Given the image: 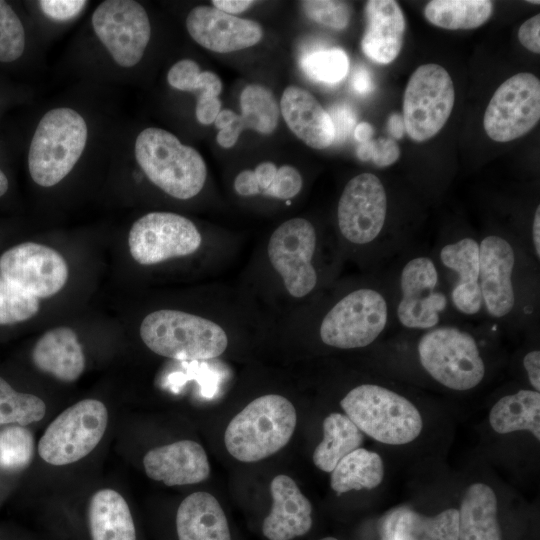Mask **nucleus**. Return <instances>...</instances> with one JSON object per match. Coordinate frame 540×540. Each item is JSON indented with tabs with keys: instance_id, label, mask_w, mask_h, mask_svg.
Returning a JSON list of instances; mask_svg holds the SVG:
<instances>
[{
	"instance_id": "nucleus-33",
	"label": "nucleus",
	"mask_w": 540,
	"mask_h": 540,
	"mask_svg": "<svg viewBox=\"0 0 540 540\" xmlns=\"http://www.w3.org/2000/svg\"><path fill=\"white\" fill-rule=\"evenodd\" d=\"M493 4L488 0H433L424 8L425 18L433 25L448 29H474L491 16Z\"/></svg>"
},
{
	"instance_id": "nucleus-20",
	"label": "nucleus",
	"mask_w": 540,
	"mask_h": 540,
	"mask_svg": "<svg viewBox=\"0 0 540 540\" xmlns=\"http://www.w3.org/2000/svg\"><path fill=\"white\" fill-rule=\"evenodd\" d=\"M143 466L149 478L167 486L200 483L210 475L204 448L192 440H180L149 450L143 458Z\"/></svg>"
},
{
	"instance_id": "nucleus-55",
	"label": "nucleus",
	"mask_w": 540,
	"mask_h": 540,
	"mask_svg": "<svg viewBox=\"0 0 540 540\" xmlns=\"http://www.w3.org/2000/svg\"><path fill=\"white\" fill-rule=\"evenodd\" d=\"M388 128H389L390 133L395 138L397 139L401 138L405 131L403 118L397 114L391 115L388 122Z\"/></svg>"
},
{
	"instance_id": "nucleus-31",
	"label": "nucleus",
	"mask_w": 540,
	"mask_h": 540,
	"mask_svg": "<svg viewBox=\"0 0 540 540\" xmlns=\"http://www.w3.org/2000/svg\"><path fill=\"white\" fill-rule=\"evenodd\" d=\"M330 473V486L340 495L378 487L384 479L385 466L377 452L359 447L344 456Z\"/></svg>"
},
{
	"instance_id": "nucleus-53",
	"label": "nucleus",
	"mask_w": 540,
	"mask_h": 540,
	"mask_svg": "<svg viewBox=\"0 0 540 540\" xmlns=\"http://www.w3.org/2000/svg\"><path fill=\"white\" fill-rule=\"evenodd\" d=\"M237 114L229 109H223L217 115L214 124L219 130H222L231 125L236 119Z\"/></svg>"
},
{
	"instance_id": "nucleus-9",
	"label": "nucleus",
	"mask_w": 540,
	"mask_h": 540,
	"mask_svg": "<svg viewBox=\"0 0 540 540\" xmlns=\"http://www.w3.org/2000/svg\"><path fill=\"white\" fill-rule=\"evenodd\" d=\"M520 245L500 234H487L479 241V286L486 315L495 322L516 320L522 306L518 292Z\"/></svg>"
},
{
	"instance_id": "nucleus-57",
	"label": "nucleus",
	"mask_w": 540,
	"mask_h": 540,
	"mask_svg": "<svg viewBox=\"0 0 540 540\" xmlns=\"http://www.w3.org/2000/svg\"><path fill=\"white\" fill-rule=\"evenodd\" d=\"M384 540H401L400 538H398L397 536L395 535H385V539Z\"/></svg>"
},
{
	"instance_id": "nucleus-38",
	"label": "nucleus",
	"mask_w": 540,
	"mask_h": 540,
	"mask_svg": "<svg viewBox=\"0 0 540 540\" xmlns=\"http://www.w3.org/2000/svg\"><path fill=\"white\" fill-rule=\"evenodd\" d=\"M25 48L24 27L11 6L0 0V61L17 60Z\"/></svg>"
},
{
	"instance_id": "nucleus-14",
	"label": "nucleus",
	"mask_w": 540,
	"mask_h": 540,
	"mask_svg": "<svg viewBox=\"0 0 540 540\" xmlns=\"http://www.w3.org/2000/svg\"><path fill=\"white\" fill-rule=\"evenodd\" d=\"M201 234L188 218L171 212H150L132 225L129 251L141 265H154L196 252Z\"/></svg>"
},
{
	"instance_id": "nucleus-47",
	"label": "nucleus",
	"mask_w": 540,
	"mask_h": 540,
	"mask_svg": "<svg viewBox=\"0 0 540 540\" xmlns=\"http://www.w3.org/2000/svg\"><path fill=\"white\" fill-rule=\"evenodd\" d=\"M522 366L531 389L540 392V350L527 351L522 358Z\"/></svg>"
},
{
	"instance_id": "nucleus-10",
	"label": "nucleus",
	"mask_w": 540,
	"mask_h": 540,
	"mask_svg": "<svg viewBox=\"0 0 540 540\" xmlns=\"http://www.w3.org/2000/svg\"><path fill=\"white\" fill-rule=\"evenodd\" d=\"M108 423L105 405L85 399L57 416L38 443V453L47 463L61 466L87 456L101 441Z\"/></svg>"
},
{
	"instance_id": "nucleus-3",
	"label": "nucleus",
	"mask_w": 540,
	"mask_h": 540,
	"mask_svg": "<svg viewBox=\"0 0 540 540\" xmlns=\"http://www.w3.org/2000/svg\"><path fill=\"white\" fill-rule=\"evenodd\" d=\"M393 303L394 292L383 283L359 286L347 292L322 317L321 342L342 350L372 345L392 323Z\"/></svg>"
},
{
	"instance_id": "nucleus-7",
	"label": "nucleus",
	"mask_w": 540,
	"mask_h": 540,
	"mask_svg": "<svg viewBox=\"0 0 540 540\" xmlns=\"http://www.w3.org/2000/svg\"><path fill=\"white\" fill-rule=\"evenodd\" d=\"M451 307L448 288L434 257L418 253L405 259L397 276L393 319L408 332H419L443 323Z\"/></svg>"
},
{
	"instance_id": "nucleus-32",
	"label": "nucleus",
	"mask_w": 540,
	"mask_h": 540,
	"mask_svg": "<svg viewBox=\"0 0 540 540\" xmlns=\"http://www.w3.org/2000/svg\"><path fill=\"white\" fill-rule=\"evenodd\" d=\"M322 427L323 438L312 459L318 469L330 473L344 456L361 447L364 434L345 414L338 412L326 416Z\"/></svg>"
},
{
	"instance_id": "nucleus-59",
	"label": "nucleus",
	"mask_w": 540,
	"mask_h": 540,
	"mask_svg": "<svg viewBox=\"0 0 540 540\" xmlns=\"http://www.w3.org/2000/svg\"><path fill=\"white\" fill-rule=\"evenodd\" d=\"M529 3L539 4V1H528Z\"/></svg>"
},
{
	"instance_id": "nucleus-4",
	"label": "nucleus",
	"mask_w": 540,
	"mask_h": 540,
	"mask_svg": "<svg viewBox=\"0 0 540 540\" xmlns=\"http://www.w3.org/2000/svg\"><path fill=\"white\" fill-rule=\"evenodd\" d=\"M297 422L294 405L284 396L267 394L252 400L227 425L224 444L241 462H257L281 450Z\"/></svg>"
},
{
	"instance_id": "nucleus-6",
	"label": "nucleus",
	"mask_w": 540,
	"mask_h": 540,
	"mask_svg": "<svg viewBox=\"0 0 540 540\" xmlns=\"http://www.w3.org/2000/svg\"><path fill=\"white\" fill-rule=\"evenodd\" d=\"M140 337L152 352L176 360L219 357L229 342L218 323L174 309L148 314L141 322Z\"/></svg>"
},
{
	"instance_id": "nucleus-11",
	"label": "nucleus",
	"mask_w": 540,
	"mask_h": 540,
	"mask_svg": "<svg viewBox=\"0 0 540 540\" xmlns=\"http://www.w3.org/2000/svg\"><path fill=\"white\" fill-rule=\"evenodd\" d=\"M387 214L388 198L381 180L372 173L358 174L347 182L338 201L339 232L352 247L381 250Z\"/></svg>"
},
{
	"instance_id": "nucleus-19",
	"label": "nucleus",
	"mask_w": 540,
	"mask_h": 540,
	"mask_svg": "<svg viewBox=\"0 0 540 540\" xmlns=\"http://www.w3.org/2000/svg\"><path fill=\"white\" fill-rule=\"evenodd\" d=\"M186 27L199 45L218 53L246 49L263 37L262 28L257 22L204 5L189 12Z\"/></svg>"
},
{
	"instance_id": "nucleus-40",
	"label": "nucleus",
	"mask_w": 540,
	"mask_h": 540,
	"mask_svg": "<svg viewBox=\"0 0 540 540\" xmlns=\"http://www.w3.org/2000/svg\"><path fill=\"white\" fill-rule=\"evenodd\" d=\"M356 154L361 161L372 160L376 166L386 167L398 160L400 149L392 139H370L359 144Z\"/></svg>"
},
{
	"instance_id": "nucleus-36",
	"label": "nucleus",
	"mask_w": 540,
	"mask_h": 540,
	"mask_svg": "<svg viewBox=\"0 0 540 540\" xmlns=\"http://www.w3.org/2000/svg\"><path fill=\"white\" fill-rule=\"evenodd\" d=\"M34 453L31 432L20 425L9 426L0 432V466L16 471L27 467Z\"/></svg>"
},
{
	"instance_id": "nucleus-1",
	"label": "nucleus",
	"mask_w": 540,
	"mask_h": 540,
	"mask_svg": "<svg viewBox=\"0 0 540 540\" xmlns=\"http://www.w3.org/2000/svg\"><path fill=\"white\" fill-rule=\"evenodd\" d=\"M417 361L441 387L456 392L478 388L486 379L488 364L480 333L456 323L417 332Z\"/></svg>"
},
{
	"instance_id": "nucleus-52",
	"label": "nucleus",
	"mask_w": 540,
	"mask_h": 540,
	"mask_svg": "<svg viewBox=\"0 0 540 540\" xmlns=\"http://www.w3.org/2000/svg\"><path fill=\"white\" fill-rule=\"evenodd\" d=\"M530 250L533 254L534 261L539 262L540 259V206L538 205L533 216L531 225V244Z\"/></svg>"
},
{
	"instance_id": "nucleus-50",
	"label": "nucleus",
	"mask_w": 540,
	"mask_h": 540,
	"mask_svg": "<svg viewBox=\"0 0 540 540\" xmlns=\"http://www.w3.org/2000/svg\"><path fill=\"white\" fill-rule=\"evenodd\" d=\"M234 188L240 196L257 195L253 170L241 171L234 180Z\"/></svg>"
},
{
	"instance_id": "nucleus-5",
	"label": "nucleus",
	"mask_w": 540,
	"mask_h": 540,
	"mask_svg": "<svg viewBox=\"0 0 540 540\" xmlns=\"http://www.w3.org/2000/svg\"><path fill=\"white\" fill-rule=\"evenodd\" d=\"M136 160L149 180L168 195L186 200L203 188L206 164L200 153L172 133L146 128L135 141Z\"/></svg>"
},
{
	"instance_id": "nucleus-30",
	"label": "nucleus",
	"mask_w": 540,
	"mask_h": 540,
	"mask_svg": "<svg viewBox=\"0 0 540 540\" xmlns=\"http://www.w3.org/2000/svg\"><path fill=\"white\" fill-rule=\"evenodd\" d=\"M384 530L401 540H459V511L448 508L428 517L401 509L387 519Z\"/></svg>"
},
{
	"instance_id": "nucleus-44",
	"label": "nucleus",
	"mask_w": 540,
	"mask_h": 540,
	"mask_svg": "<svg viewBox=\"0 0 540 540\" xmlns=\"http://www.w3.org/2000/svg\"><path fill=\"white\" fill-rule=\"evenodd\" d=\"M335 131V140H343L356 126V115L346 104H337L328 112Z\"/></svg>"
},
{
	"instance_id": "nucleus-17",
	"label": "nucleus",
	"mask_w": 540,
	"mask_h": 540,
	"mask_svg": "<svg viewBox=\"0 0 540 540\" xmlns=\"http://www.w3.org/2000/svg\"><path fill=\"white\" fill-rule=\"evenodd\" d=\"M0 274L7 282L36 298L57 294L68 279V266L56 250L38 243H22L0 257Z\"/></svg>"
},
{
	"instance_id": "nucleus-21",
	"label": "nucleus",
	"mask_w": 540,
	"mask_h": 540,
	"mask_svg": "<svg viewBox=\"0 0 540 540\" xmlns=\"http://www.w3.org/2000/svg\"><path fill=\"white\" fill-rule=\"evenodd\" d=\"M272 505L262 524L268 540H292L305 535L312 526V505L295 481L277 475L270 483Z\"/></svg>"
},
{
	"instance_id": "nucleus-25",
	"label": "nucleus",
	"mask_w": 540,
	"mask_h": 540,
	"mask_svg": "<svg viewBox=\"0 0 540 540\" xmlns=\"http://www.w3.org/2000/svg\"><path fill=\"white\" fill-rule=\"evenodd\" d=\"M176 530L179 540H231L226 515L208 492L192 493L180 503Z\"/></svg>"
},
{
	"instance_id": "nucleus-46",
	"label": "nucleus",
	"mask_w": 540,
	"mask_h": 540,
	"mask_svg": "<svg viewBox=\"0 0 540 540\" xmlns=\"http://www.w3.org/2000/svg\"><path fill=\"white\" fill-rule=\"evenodd\" d=\"M221 111V102L217 97L199 95L196 104V118L203 125L214 123Z\"/></svg>"
},
{
	"instance_id": "nucleus-29",
	"label": "nucleus",
	"mask_w": 540,
	"mask_h": 540,
	"mask_svg": "<svg viewBox=\"0 0 540 540\" xmlns=\"http://www.w3.org/2000/svg\"><path fill=\"white\" fill-rule=\"evenodd\" d=\"M88 517L92 540H136L129 506L115 490L97 491L90 500Z\"/></svg>"
},
{
	"instance_id": "nucleus-51",
	"label": "nucleus",
	"mask_w": 540,
	"mask_h": 540,
	"mask_svg": "<svg viewBox=\"0 0 540 540\" xmlns=\"http://www.w3.org/2000/svg\"><path fill=\"white\" fill-rule=\"evenodd\" d=\"M254 1L252 0H213V7L227 14L233 15L241 13L249 8Z\"/></svg>"
},
{
	"instance_id": "nucleus-23",
	"label": "nucleus",
	"mask_w": 540,
	"mask_h": 540,
	"mask_svg": "<svg viewBox=\"0 0 540 540\" xmlns=\"http://www.w3.org/2000/svg\"><path fill=\"white\" fill-rule=\"evenodd\" d=\"M365 17L363 53L374 62L391 63L401 51L406 29L400 6L393 0H370L365 6Z\"/></svg>"
},
{
	"instance_id": "nucleus-26",
	"label": "nucleus",
	"mask_w": 540,
	"mask_h": 540,
	"mask_svg": "<svg viewBox=\"0 0 540 540\" xmlns=\"http://www.w3.org/2000/svg\"><path fill=\"white\" fill-rule=\"evenodd\" d=\"M459 511V540H502L498 521V499L484 482H473L464 490Z\"/></svg>"
},
{
	"instance_id": "nucleus-45",
	"label": "nucleus",
	"mask_w": 540,
	"mask_h": 540,
	"mask_svg": "<svg viewBox=\"0 0 540 540\" xmlns=\"http://www.w3.org/2000/svg\"><path fill=\"white\" fill-rule=\"evenodd\" d=\"M520 43L533 53L540 52V15L537 14L526 20L519 28Z\"/></svg>"
},
{
	"instance_id": "nucleus-18",
	"label": "nucleus",
	"mask_w": 540,
	"mask_h": 540,
	"mask_svg": "<svg viewBox=\"0 0 540 540\" xmlns=\"http://www.w3.org/2000/svg\"><path fill=\"white\" fill-rule=\"evenodd\" d=\"M447 283L451 307L466 317L483 311L479 286V241L462 236L440 244L434 258Z\"/></svg>"
},
{
	"instance_id": "nucleus-15",
	"label": "nucleus",
	"mask_w": 540,
	"mask_h": 540,
	"mask_svg": "<svg viewBox=\"0 0 540 540\" xmlns=\"http://www.w3.org/2000/svg\"><path fill=\"white\" fill-rule=\"evenodd\" d=\"M540 119V81L531 73H518L494 92L484 114L487 135L497 142L515 140Z\"/></svg>"
},
{
	"instance_id": "nucleus-16",
	"label": "nucleus",
	"mask_w": 540,
	"mask_h": 540,
	"mask_svg": "<svg viewBox=\"0 0 540 540\" xmlns=\"http://www.w3.org/2000/svg\"><path fill=\"white\" fill-rule=\"evenodd\" d=\"M93 29L114 61L132 67L143 57L151 35L144 7L133 0H106L92 15Z\"/></svg>"
},
{
	"instance_id": "nucleus-39",
	"label": "nucleus",
	"mask_w": 540,
	"mask_h": 540,
	"mask_svg": "<svg viewBox=\"0 0 540 540\" xmlns=\"http://www.w3.org/2000/svg\"><path fill=\"white\" fill-rule=\"evenodd\" d=\"M301 6L310 19L334 30L345 29L352 15L351 6L344 1L308 0Z\"/></svg>"
},
{
	"instance_id": "nucleus-13",
	"label": "nucleus",
	"mask_w": 540,
	"mask_h": 540,
	"mask_svg": "<svg viewBox=\"0 0 540 540\" xmlns=\"http://www.w3.org/2000/svg\"><path fill=\"white\" fill-rule=\"evenodd\" d=\"M317 240L313 224L300 217L283 222L270 236L267 246L270 264L294 298L310 295L318 285L319 276L313 264Z\"/></svg>"
},
{
	"instance_id": "nucleus-8",
	"label": "nucleus",
	"mask_w": 540,
	"mask_h": 540,
	"mask_svg": "<svg viewBox=\"0 0 540 540\" xmlns=\"http://www.w3.org/2000/svg\"><path fill=\"white\" fill-rule=\"evenodd\" d=\"M87 125L71 108L49 110L33 135L28 167L34 182L43 187L59 183L81 157L87 141Z\"/></svg>"
},
{
	"instance_id": "nucleus-28",
	"label": "nucleus",
	"mask_w": 540,
	"mask_h": 540,
	"mask_svg": "<svg viewBox=\"0 0 540 540\" xmlns=\"http://www.w3.org/2000/svg\"><path fill=\"white\" fill-rule=\"evenodd\" d=\"M489 425L500 435L530 432L540 441V392L521 388L500 397L490 408Z\"/></svg>"
},
{
	"instance_id": "nucleus-22",
	"label": "nucleus",
	"mask_w": 540,
	"mask_h": 540,
	"mask_svg": "<svg viewBox=\"0 0 540 540\" xmlns=\"http://www.w3.org/2000/svg\"><path fill=\"white\" fill-rule=\"evenodd\" d=\"M279 109L289 129L307 146L325 149L334 142L335 131L328 112L307 90L288 86Z\"/></svg>"
},
{
	"instance_id": "nucleus-49",
	"label": "nucleus",
	"mask_w": 540,
	"mask_h": 540,
	"mask_svg": "<svg viewBox=\"0 0 540 540\" xmlns=\"http://www.w3.org/2000/svg\"><path fill=\"white\" fill-rule=\"evenodd\" d=\"M351 87L359 94H367L374 90L370 72L363 66L357 67L351 76Z\"/></svg>"
},
{
	"instance_id": "nucleus-54",
	"label": "nucleus",
	"mask_w": 540,
	"mask_h": 540,
	"mask_svg": "<svg viewBox=\"0 0 540 540\" xmlns=\"http://www.w3.org/2000/svg\"><path fill=\"white\" fill-rule=\"evenodd\" d=\"M353 134L360 143L368 141L373 135V127L369 123L361 122L355 126Z\"/></svg>"
},
{
	"instance_id": "nucleus-12",
	"label": "nucleus",
	"mask_w": 540,
	"mask_h": 540,
	"mask_svg": "<svg viewBox=\"0 0 540 540\" xmlns=\"http://www.w3.org/2000/svg\"><path fill=\"white\" fill-rule=\"evenodd\" d=\"M454 103L455 89L449 73L437 64L419 66L404 93L405 131L416 142L432 138L446 124Z\"/></svg>"
},
{
	"instance_id": "nucleus-35",
	"label": "nucleus",
	"mask_w": 540,
	"mask_h": 540,
	"mask_svg": "<svg viewBox=\"0 0 540 540\" xmlns=\"http://www.w3.org/2000/svg\"><path fill=\"white\" fill-rule=\"evenodd\" d=\"M45 412L42 399L15 391L0 377V425L16 423L25 426L40 421Z\"/></svg>"
},
{
	"instance_id": "nucleus-56",
	"label": "nucleus",
	"mask_w": 540,
	"mask_h": 540,
	"mask_svg": "<svg viewBox=\"0 0 540 540\" xmlns=\"http://www.w3.org/2000/svg\"><path fill=\"white\" fill-rule=\"evenodd\" d=\"M8 185L9 184L6 175L0 170V196L6 193Z\"/></svg>"
},
{
	"instance_id": "nucleus-43",
	"label": "nucleus",
	"mask_w": 540,
	"mask_h": 540,
	"mask_svg": "<svg viewBox=\"0 0 540 540\" xmlns=\"http://www.w3.org/2000/svg\"><path fill=\"white\" fill-rule=\"evenodd\" d=\"M39 6L48 17L65 21L74 18L86 6L87 1L83 0H42Z\"/></svg>"
},
{
	"instance_id": "nucleus-48",
	"label": "nucleus",
	"mask_w": 540,
	"mask_h": 540,
	"mask_svg": "<svg viewBox=\"0 0 540 540\" xmlns=\"http://www.w3.org/2000/svg\"><path fill=\"white\" fill-rule=\"evenodd\" d=\"M277 169V166L272 162H262L253 170L257 195H265L274 181Z\"/></svg>"
},
{
	"instance_id": "nucleus-58",
	"label": "nucleus",
	"mask_w": 540,
	"mask_h": 540,
	"mask_svg": "<svg viewBox=\"0 0 540 540\" xmlns=\"http://www.w3.org/2000/svg\"><path fill=\"white\" fill-rule=\"evenodd\" d=\"M319 540H338V539H336L334 537H324V538L319 539Z\"/></svg>"
},
{
	"instance_id": "nucleus-2",
	"label": "nucleus",
	"mask_w": 540,
	"mask_h": 540,
	"mask_svg": "<svg viewBox=\"0 0 540 540\" xmlns=\"http://www.w3.org/2000/svg\"><path fill=\"white\" fill-rule=\"evenodd\" d=\"M344 414L373 440L403 446L420 437L424 420L418 406L396 389L377 382L351 388L340 401Z\"/></svg>"
},
{
	"instance_id": "nucleus-37",
	"label": "nucleus",
	"mask_w": 540,
	"mask_h": 540,
	"mask_svg": "<svg viewBox=\"0 0 540 540\" xmlns=\"http://www.w3.org/2000/svg\"><path fill=\"white\" fill-rule=\"evenodd\" d=\"M39 306L38 298L0 276V325L26 321L38 313Z\"/></svg>"
},
{
	"instance_id": "nucleus-27",
	"label": "nucleus",
	"mask_w": 540,
	"mask_h": 540,
	"mask_svg": "<svg viewBox=\"0 0 540 540\" xmlns=\"http://www.w3.org/2000/svg\"><path fill=\"white\" fill-rule=\"evenodd\" d=\"M241 114L216 136L223 148H231L245 129L271 134L277 127L280 109L273 93L264 86L250 84L240 95Z\"/></svg>"
},
{
	"instance_id": "nucleus-42",
	"label": "nucleus",
	"mask_w": 540,
	"mask_h": 540,
	"mask_svg": "<svg viewBox=\"0 0 540 540\" xmlns=\"http://www.w3.org/2000/svg\"><path fill=\"white\" fill-rule=\"evenodd\" d=\"M200 73V67L195 61L183 59L170 68L167 81L175 89L195 91Z\"/></svg>"
},
{
	"instance_id": "nucleus-34",
	"label": "nucleus",
	"mask_w": 540,
	"mask_h": 540,
	"mask_svg": "<svg viewBox=\"0 0 540 540\" xmlns=\"http://www.w3.org/2000/svg\"><path fill=\"white\" fill-rule=\"evenodd\" d=\"M299 61L311 80L329 85L342 81L349 69L347 54L339 48H307L301 52Z\"/></svg>"
},
{
	"instance_id": "nucleus-24",
	"label": "nucleus",
	"mask_w": 540,
	"mask_h": 540,
	"mask_svg": "<svg viewBox=\"0 0 540 540\" xmlns=\"http://www.w3.org/2000/svg\"><path fill=\"white\" fill-rule=\"evenodd\" d=\"M32 360L39 370L64 382L77 380L85 369L78 337L66 326L44 333L33 348Z\"/></svg>"
},
{
	"instance_id": "nucleus-41",
	"label": "nucleus",
	"mask_w": 540,
	"mask_h": 540,
	"mask_svg": "<svg viewBox=\"0 0 540 540\" xmlns=\"http://www.w3.org/2000/svg\"><path fill=\"white\" fill-rule=\"evenodd\" d=\"M303 180L300 172L289 165L277 169L276 176L264 196L289 201L302 189Z\"/></svg>"
}]
</instances>
